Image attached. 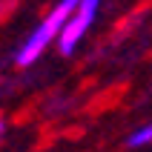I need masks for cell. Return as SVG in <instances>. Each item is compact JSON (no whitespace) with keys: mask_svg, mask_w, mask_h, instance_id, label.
<instances>
[{"mask_svg":"<svg viewBox=\"0 0 152 152\" xmlns=\"http://www.w3.org/2000/svg\"><path fill=\"white\" fill-rule=\"evenodd\" d=\"M77 3H80V0H60L58 6L46 15V20H43L40 26H34V32L26 37V43L20 46V52H17V58H15L17 66H29V63H34V60L40 58L43 49H46V46L60 34V29L66 26V20L77 9Z\"/></svg>","mask_w":152,"mask_h":152,"instance_id":"6da1fadb","label":"cell"},{"mask_svg":"<svg viewBox=\"0 0 152 152\" xmlns=\"http://www.w3.org/2000/svg\"><path fill=\"white\" fill-rule=\"evenodd\" d=\"M98 3H101V0H80V3H77V9L72 12V17L66 20V26H63L60 34H58V43H60V52H63V55H72L77 40H80L86 34V29L92 26Z\"/></svg>","mask_w":152,"mask_h":152,"instance_id":"7a4b0ae2","label":"cell"},{"mask_svg":"<svg viewBox=\"0 0 152 152\" xmlns=\"http://www.w3.org/2000/svg\"><path fill=\"white\" fill-rule=\"evenodd\" d=\"M152 141V124H146L144 129H138L135 135L129 138V146H144V144H149Z\"/></svg>","mask_w":152,"mask_h":152,"instance_id":"3957f363","label":"cell"},{"mask_svg":"<svg viewBox=\"0 0 152 152\" xmlns=\"http://www.w3.org/2000/svg\"><path fill=\"white\" fill-rule=\"evenodd\" d=\"M3 132H6V124H3V118H0V135H3Z\"/></svg>","mask_w":152,"mask_h":152,"instance_id":"277c9868","label":"cell"}]
</instances>
